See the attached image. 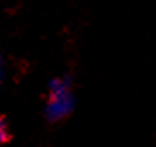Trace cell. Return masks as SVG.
Listing matches in <instances>:
<instances>
[{"label":"cell","mask_w":156,"mask_h":147,"mask_svg":"<svg viewBox=\"0 0 156 147\" xmlns=\"http://www.w3.org/2000/svg\"><path fill=\"white\" fill-rule=\"evenodd\" d=\"M76 108V97L69 77H57L50 82L48 99L45 106V116L48 121L57 123L70 115Z\"/></svg>","instance_id":"cell-1"},{"label":"cell","mask_w":156,"mask_h":147,"mask_svg":"<svg viewBox=\"0 0 156 147\" xmlns=\"http://www.w3.org/2000/svg\"><path fill=\"white\" fill-rule=\"evenodd\" d=\"M10 138L9 128H7V121L5 118H0V144H5Z\"/></svg>","instance_id":"cell-2"},{"label":"cell","mask_w":156,"mask_h":147,"mask_svg":"<svg viewBox=\"0 0 156 147\" xmlns=\"http://www.w3.org/2000/svg\"><path fill=\"white\" fill-rule=\"evenodd\" d=\"M4 80V60H2V51H0V84Z\"/></svg>","instance_id":"cell-3"}]
</instances>
